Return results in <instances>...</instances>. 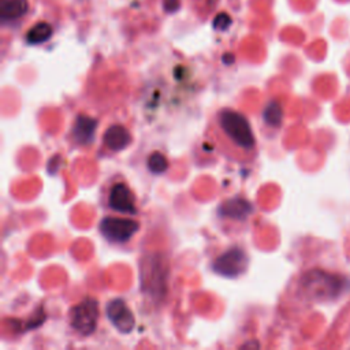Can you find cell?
Segmentation results:
<instances>
[{"label":"cell","mask_w":350,"mask_h":350,"mask_svg":"<svg viewBox=\"0 0 350 350\" xmlns=\"http://www.w3.org/2000/svg\"><path fill=\"white\" fill-rule=\"evenodd\" d=\"M148 167L154 174H161L167 170V159L160 152H154L148 159Z\"/></svg>","instance_id":"obj_14"},{"label":"cell","mask_w":350,"mask_h":350,"mask_svg":"<svg viewBox=\"0 0 350 350\" xmlns=\"http://www.w3.org/2000/svg\"><path fill=\"white\" fill-rule=\"evenodd\" d=\"M107 314L111 323L113 324V327L120 332L127 334L134 328V324H135L134 316L123 299L116 298L108 302Z\"/></svg>","instance_id":"obj_7"},{"label":"cell","mask_w":350,"mask_h":350,"mask_svg":"<svg viewBox=\"0 0 350 350\" xmlns=\"http://www.w3.org/2000/svg\"><path fill=\"white\" fill-rule=\"evenodd\" d=\"M178 7H179V1L178 0H164V8L168 12H172V11L178 10Z\"/></svg>","instance_id":"obj_16"},{"label":"cell","mask_w":350,"mask_h":350,"mask_svg":"<svg viewBox=\"0 0 350 350\" xmlns=\"http://www.w3.org/2000/svg\"><path fill=\"white\" fill-rule=\"evenodd\" d=\"M220 149L234 160H252L256 154V137L247 119L234 109H220L213 123Z\"/></svg>","instance_id":"obj_1"},{"label":"cell","mask_w":350,"mask_h":350,"mask_svg":"<svg viewBox=\"0 0 350 350\" xmlns=\"http://www.w3.org/2000/svg\"><path fill=\"white\" fill-rule=\"evenodd\" d=\"M230 23H231V18L226 12H221L215 18L213 27L217 30H226L230 26Z\"/></svg>","instance_id":"obj_15"},{"label":"cell","mask_w":350,"mask_h":350,"mask_svg":"<svg viewBox=\"0 0 350 350\" xmlns=\"http://www.w3.org/2000/svg\"><path fill=\"white\" fill-rule=\"evenodd\" d=\"M262 116H264L265 123H268L269 126H272V127L279 126L282 123V118H283V111H282L280 104L278 101H271L265 107Z\"/></svg>","instance_id":"obj_13"},{"label":"cell","mask_w":350,"mask_h":350,"mask_svg":"<svg viewBox=\"0 0 350 350\" xmlns=\"http://www.w3.org/2000/svg\"><path fill=\"white\" fill-rule=\"evenodd\" d=\"M108 205L113 211H118L122 213H129V215L137 213L134 194L130 190V187L122 182L111 186L109 194H108Z\"/></svg>","instance_id":"obj_6"},{"label":"cell","mask_w":350,"mask_h":350,"mask_svg":"<svg viewBox=\"0 0 350 350\" xmlns=\"http://www.w3.org/2000/svg\"><path fill=\"white\" fill-rule=\"evenodd\" d=\"M96 129H97L96 119L86 115H78L72 126V137L79 145L92 144Z\"/></svg>","instance_id":"obj_8"},{"label":"cell","mask_w":350,"mask_h":350,"mask_svg":"<svg viewBox=\"0 0 350 350\" xmlns=\"http://www.w3.org/2000/svg\"><path fill=\"white\" fill-rule=\"evenodd\" d=\"M253 211L252 204L241 197L227 200L219 209L221 216L235 217V219H245Z\"/></svg>","instance_id":"obj_10"},{"label":"cell","mask_w":350,"mask_h":350,"mask_svg":"<svg viewBox=\"0 0 350 350\" xmlns=\"http://www.w3.org/2000/svg\"><path fill=\"white\" fill-rule=\"evenodd\" d=\"M249 258L246 253L239 247H231L213 261V271L221 276L235 278L243 273L247 268Z\"/></svg>","instance_id":"obj_5"},{"label":"cell","mask_w":350,"mask_h":350,"mask_svg":"<svg viewBox=\"0 0 350 350\" xmlns=\"http://www.w3.org/2000/svg\"><path fill=\"white\" fill-rule=\"evenodd\" d=\"M138 221L129 217L107 216L98 224L101 235L111 242H126L138 231Z\"/></svg>","instance_id":"obj_4"},{"label":"cell","mask_w":350,"mask_h":350,"mask_svg":"<svg viewBox=\"0 0 350 350\" xmlns=\"http://www.w3.org/2000/svg\"><path fill=\"white\" fill-rule=\"evenodd\" d=\"M98 317V304L94 298H85L78 305H75L70 312L71 327L79 335H90L97 325Z\"/></svg>","instance_id":"obj_3"},{"label":"cell","mask_w":350,"mask_h":350,"mask_svg":"<svg viewBox=\"0 0 350 350\" xmlns=\"http://www.w3.org/2000/svg\"><path fill=\"white\" fill-rule=\"evenodd\" d=\"M301 287L312 299H327L336 297L345 286L343 278L321 271H310L302 278Z\"/></svg>","instance_id":"obj_2"},{"label":"cell","mask_w":350,"mask_h":350,"mask_svg":"<svg viewBox=\"0 0 350 350\" xmlns=\"http://www.w3.org/2000/svg\"><path fill=\"white\" fill-rule=\"evenodd\" d=\"M52 36V26L46 22H38L36 23L27 33H26V41L29 44H41Z\"/></svg>","instance_id":"obj_12"},{"label":"cell","mask_w":350,"mask_h":350,"mask_svg":"<svg viewBox=\"0 0 350 350\" xmlns=\"http://www.w3.org/2000/svg\"><path fill=\"white\" fill-rule=\"evenodd\" d=\"M103 139H104V144L108 149H111L112 152H119V150L126 149L130 145L131 135H130L129 130L124 126L112 124L104 133Z\"/></svg>","instance_id":"obj_9"},{"label":"cell","mask_w":350,"mask_h":350,"mask_svg":"<svg viewBox=\"0 0 350 350\" xmlns=\"http://www.w3.org/2000/svg\"><path fill=\"white\" fill-rule=\"evenodd\" d=\"M29 10L27 0H1L0 18L3 22L16 21L23 16Z\"/></svg>","instance_id":"obj_11"}]
</instances>
